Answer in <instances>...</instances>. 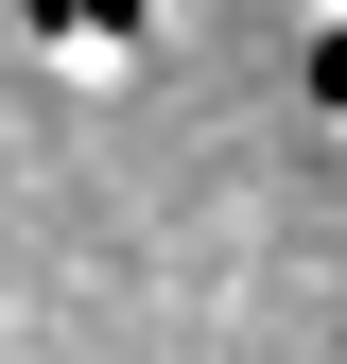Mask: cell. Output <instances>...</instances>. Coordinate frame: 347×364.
Returning a JSON list of instances; mask_svg holds the SVG:
<instances>
[{
    "mask_svg": "<svg viewBox=\"0 0 347 364\" xmlns=\"http://www.w3.org/2000/svg\"><path fill=\"white\" fill-rule=\"evenodd\" d=\"M18 35L53 70H139L156 53V0H18Z\"/></svg>",
    "mask_w": 347,
    "mask_h": 364,
    "instance_id": "6da1fadb",
    "label": "cell"
},
{
    "mask_svg": "<svg viewBox=\"0 0 347 364\" xmlns=\"http://www.w3.org/2000/svg\"><path fill=\"white\" fill-rule=\"evenodd\" d=\"M295 87H313V105L347 122V0H330V18H313V53H295Z\"/></svg>",
    "mask_w": 347,
    "mask_h": 364,
    "instance_id": "7a4b0ae2",
    "label": "cell"
}]
</instances>
